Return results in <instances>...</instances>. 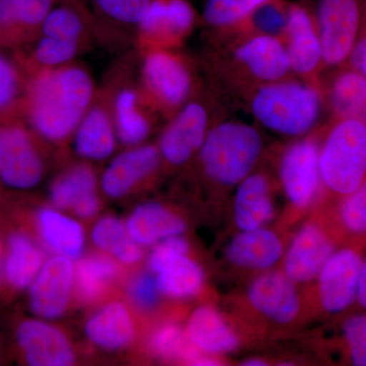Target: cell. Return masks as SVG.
I'll return each instance as SVG.
<instances>
[{"label":"cell","instance_id":"cell-1","mask_svg":"<svg viewBox=\"0 0 366 366\" xmlns=\"http://www.w3.org/2000/svg\"><path fill=\"white\" fill-rule=\"evenodd\" d=\"M93 97V81L79 67L54 69L34 83L31 122L45 139L57 142L76 131Z\"/></svg>","mask_w":366,"mask_h":366},{"label":"cell","instance_id":"cell-2","mask_svg":"<svg viewBox=\"0 0 366 366\" xmlns=\"http://www.w3.org/2000/svg\"><path fill=\"white\" fill-rule=\"evenodd\" d=\"M320 180L340 199L366 179V125L350 118H337L320 152Z\"/></svg>","mask_w":366,"mask_h":366},{"label":"cell","instance_id":"cell-3","mask_svg":"<svg viewBox=\"0 0 366 366\" xmlns=\"http://www.w3.org/2000/svg\"><path fill=\"white\" fill-rule=\"evenodd\" d=\"M262 137L254 127L227 122L207 134L201 160L214 182L233 185L242 182L259 160Z\"/></svg>","mask_w":366,"mask_h":366},{"label":"cell","instance_id":"cell-4","mask_svg":"<svg viewBox=\"0 0 366 366\" xmlns=\"http://www.w3.org/2000/svg\"><path fill=\"white\" fill-rule=\"evenodd\" d=\"M319 93L296 83L262 86L252 102L255 117L271 131L300 136L310 131L319 117Z\"/></svg>","mask_w":366,"mask_h":366},{"label":"cell","instance_id":"cell-5","mask_svg":"<svg viewBox=\"0 0 366 366\" xmlns=\"http://www.w3.org/2000/svg\"><path fill=\"white\" fill-rule=\"evenodd\" d=\"M366 237H355L335 250L317 276V300L322 312L338 315L356 305Z\"/></svg>","mask_w":366,"mask_h":366},{"label":"cell","instance_id":"cell-6","mask_svg":"<svg viewBox=\"0 0 366 366\" xmlns=\"http://www.w3.org/2000/svg\"><path fill=\"white\" fill-rule=\"evenodd\" d=\"M317 21L322 61L339 66L347 61L360 36L363 0H319Z\"/></svg>","mask_w":366,"mask_h":366},{"label":"cell","instance_id":"cell-7","mask_svg":"<svg viewBox=\"0 0 366 366\" xmlns=\"http://www.w3.org/2000/svg\"><path fill=\"white\" fill-rule=\"evenodd\" d=\"M340 240L343 237L333 222L329 226L305 224L286 254L285 274L297 283L315 280L338 247Z\"/></svg>","mask_w":366,"mask_h":366},{"label":"cell","instance_id":"cell-8","mask_svg":"<svg viewBox=\"0 0 366 366\" xmlns=\"http://www.w3.org/2000/svg\"><path fill=\"white\" fill-rule=\"evenodd\" d=\"M44 173L42 159L28 132L18 127L0 129V180L14 189H31Z\"/></svg>","mask_w":366,"mask_h":366},{"label":"cell","instance_id":"cell-9","mask_svg":"<svg viewBox=\"0 0 366 366\" xmlns=\"http://www.w3.org/2000/svg\"><path fill=\"white\" fill-rule=\"evenodd\" d=\"M76 278L72 259L55 255L44 262L30 287V307L41 319L61 317L69 307Z\"/></svg>","mask_w":366,"mask_h":366},{"label":"cell","instance_id":"cell-10","mask_svg":"<svg viewBox=\"0 0 366 366\" xmlns=\"http://www.w3.org/2000/svg\"><path fill=\"white\" fill-rule=\"evenodd\" d=\"M280 175L292 206L307 208L315 199L320 179L317 144L310 139L292 144L282 158Z\"/></svg>","mask_w":366,"mask_h":366},{"label":"cell","instance_id":"cell-11","mask_svg":"<svg viewBox=\"0 0 366 366\" xmlns=\"http://www.w3.org/2000/svg\"><path fill=\"white\" fill-rule=\"evenodd\" d=\"M16 341L30 365L69 366L76 360L66 335L43 320H24L16 330Z\"/></svg>","mask_w":366,"mask_h":366},{"label":"cell","instance_id":"cell-12","mask_svg":"<svg viewBox=\"0 0 366 366\" xmlns=\"http://www.w3.org/2000/svg\"><path fill=\"white\" fill-rule=\"evenodd\" d=\"M208 114L203 106L190 103L185 106L163 132L160 151L171 164L187 162L201 149L207 137Z\"/></svg>","mask_w":366,"mask_h":366},{"label":"cell","instance_id":"cell-13","mask_svg":"<svg viewBox=\"0 0 366 366\" xmlns=\"http://www.w3.org/2000/svg\"><path fill=\"white\" fill-rule=\"evenodd\" d=\"M249 298L255 310L279 324L293 322L300 314V300L295 282L280 272L262 274L254 280Z\"/></svg>","mask_w":366,"mask_h":366},{"label":"cell","instance_id":"cell-14","mask_svg":"<svg viewBox=\"0 0 366 366\" xmlns=\"http://www.w3.org/2000/svg\"><path fill=\"white\" fill-rule=\"evenodd\" d=\"M159 157L157 149L152 146L137 147L120 154L103 173V192L112 197H124L156 169Z\"/></svg>","mask_w":366,"mask_h":366},{"label":"cell","instance_id":"cell-15","mask_svg":"<svg viewBox=\"0 0 366 366\" xmlns=\"http://www.w3.org/2000/svg\"><path fill=\"white\" fill-rule=\"evenodd\" d=\"M280 238L264 228L245 230L235 236L226 249L228 261L242 268L266 269L283 255Z\"/></svg>","mask_w":366,"mask_h":366},{"label":"cell","instance_id":"cell-16","mask_svg":"<svg viewBox=\"0 0 366 366\" xmlns=\"http://www.w3.org/2000/svg\"><path fill=\"white\" fill-rule=\"evenodd\" d=\"M288 54L291 67L298 74L314 71L322 60V45L307 9L293 4L287 16Z\"/></svg>","mask_w":366,"mask_h":366},{"label":"cell","instance_id":"cell-17","mask_svg":"<svg viewBox=\"0 0 366 366\" xmlns=\"http://www.w3.org/2000/svg\"><path fill=\"white\" fill-rule=\"evenodd\" d=\"M144 74L154 93L167 104H180L189 95V72L168 53L159 51L149 54L144 60Z\"/></svg>","mask_w":366,"mask_h":366},{"label":"cell","instance_id":"cell-18","mask_svg":"<svg viewBox=\"0 0 366 366\" xmlns=\"http://www.w3.org/2000/svg\"><path fill=\"white\" fill-rule=\"evenodd\" d=\"M187 338L197 350L209 354L234 351L239 340L217 310L202 307L190 315L187 329Z\"/></svg>","mask_w":366,"mask_h":366},{"label":"cell","instance_id":"cell-19","mask_svg":"<svg viewBox=\"0 0 366 366\" xmlns=\"http://www.w3.org/2000/svg\"><path fill=\"white\" fill-rule=\"evenodd\" d=\"M129 236L139 245H152L182 234L185 223L162 204L147 203L137 207L127 219Z\"/></svg>","mask_w":366,"mask_h":366},{"label":"cell","instance_id":"cell-20","mask_svg":"<svg viewBox=\"0 0 366 366\" xmlns=\"http://www.w3.org/2000/svg\"><path fill=\"white\" fill-rule=\"evenodd\" d=\"M43 264L44 254L30 236L24 232L9 235L4 249V277L11 287H30Z\"/></svg>","mask_w":366,"mask_h":366},{"label":"cell","instance_id":"cell-21","mask_svg":"<svg viewBox=\"0 0 366 366\" xmlns=\"http://www.w3.org/2000/svg\"><path fill=\"white\" fill-rule=\"evenodd\" d=\"M85 332L95 345L107 350H119L134 339V320L124 305L112 302L91 317Z\"/></svg>","mask_w":366,"mask_h":366},{"label":"cell","instance_id":"cell-22","mask_svg":"<svg viewBox=\"0 0 366 366\" xmlns=\"http://www.w3.org/2000/svg\"><path fill=\"white\" fill-rule=\"evenodd\" d=\"M236 56L262 81H278L291 69L287 49L274 36L254 38L237 50Z\"/></svg>","mask_w":366,"mask_h":366},{"label":"cell","instance_id":"cell-23","mask_svg":"<svg viewBox=\"0 0 366 366\" xmlns=\"http://www.w3.org/2000/svg\"><path fill=\"white\" fill-rule=\"evenodd\" d=\"M274 215L268 180L261 174L245 177L238 187L234 220L242 231L261 228Z\"/></svg>","mask_w":366,"mask_h":366},{"label":"cell","instance_id":"cell-24","mask_svg":"<svg viewBox=\"0 0 366 366\" xmlns=\"http://www.w3.org/2000/svg\"><path fill=\"white\" fill-rule=\"evenodd\" d=\"M37 226L46 247L56 255L78 259L85 247V234L79 222L54 209H41Z\"/></svg>","mask_w":366,"mask_h":366},{"label":"cell","instance_id":"cell-25","mask_svg":"<svg viewBox=\"0 0 366 366\" xmlns=\"http://www.w3.org/2000/svg\"><path fill=\"white\" fill-rule=\"evenodd\" d=\"M74 132V149L81 157L101 161L112 155L117 132L104 110H88Z\"/></svg>","mask_w":366,"mask_h":366},{"label":"cell","instance_id":"cell-26","mask_svg":"<svg viewBox=\"0 0 366 366\" xmlns=\"http://www.w3.org/2000/svg\"><path fill=\"white\" fill-rule=\"evenodd\" d=\"M194 21V9L187 0H152L139 26L147 35H182L192 28Z\"/></svg>","mask_w":366,"mask_h":366},{"label":"cell","instance_id":"cell-27","mask_svg":"<svg viewBox=\"0 0 366 366\" xmlns=\"http://www.w3.org/2000/svg\"><path fill=\"white\" fill-rule=\"evenodd\" d=\"M337 118H350L366 125V76L352 69L340 72L330 89Z\"/></svg>","mask_w":366,"mask_h":366},{"label":"cell","instance_id":"cell-28","mask_svg":"<svg viewBox=\"0 0 366 366\" xmlns=\"http://www.w3.org/2000/svg\"><path fill=\"white\" fill-rule=\"evenodd\" d=\"M159 290L173 298H189L199 293L204 285V272L187 254L166 264L157 273Z\"/></svg>","mask_w":366,"mask_h":366},{"label":"cell","instance_id":"cell-29","mask_svg":"<svg viewBox=\"0 0 366 366\" xmlns=\"http://www.w3.org/2000/svg\"><path fill=\"white\" fill-rule=\"evenodd\" d=\"M97 179L90 167L79 165L55 180L50 190L52 203L60 209H74L96 194Z\"/></svg>","mask_w":366,"mask_h":366},{"label":"cell","instance_id":"cell-30","mask_svg":"<svg viewBox=\"0 0 366 366\" xmlns=\"http://www.w3.org/2000/svg\"><path fill=\"white\" fill-rule=\"evenodd\" d=\"M117 273V262L105 255H89L81 259L74 278L81 300H97L114 281Z\"/></svg>","mask_w":366,"mask_h":366},{"label":"cell","instance_id":"cell-31","mask_svg":"<svg viewBox=\"0 0 366 366\" xmlns=\"http://www.w3.org/2000/svg\"><path fill=\"white\" fill-rule=\"evenodd\" d=\"M115 132L122 143L137 146L148 137L150 124L139 112L137 94L134 91L122 90L115 99Z\"/></svg>","mask_w":366,"mask_h":366},{"label":"cell","instance_id":"cell-32","mask_svg":"<svg viewBox=\"0 0 366 366\" xmlns=\"http://www.w3.org/2000/svg\"><path fill=\"white\" fill-rule=\"evenodd\" d=\"M333 224L342 237H366V179L339 199Z\"/></svg>","mask_w":366,"mask_h":366},{"label":"cell","instance_id":"cell-33","mask_svg":"<svg viewBox=\"0 0 366 366\" xmlns=\"http://www.w3.org/2000/svg\"><path fill=\"white\" fill-rule=\"evenodd\" d=\"M337 346L345 362L366 366V310L346 315L342 320Z\"/></svg>","mask_w":366,"mask_h":366},{"label":"cell","instance_id":"cell-34","mask_svg":"<svg viewBox=\"0 0 366 366\" xmlns=\"http://www.w3.org/2000/svg\"><path fill=\"white\" fill-rule=\"evenodd\" d=\"M53 0H0V26L41 25Z\"/></svg>","mask_w":366,"mask_h":366},{"label":"cell","instance_id":"cell-35","mask_svg":"<svg viewBox=\"0 0 366 366\" xmlns=\"http://www.w3.org/2000/svg\"><path fill=\"white\" fill-rule=\"evenodd\" d=\"M92 240L98 249L117 259L134 242L127 225L114 217H104L98 221L92 231Z\"/></svg>","mask_w":366,"mask_h":366},{"label":"cell","instance_id":"cell-36","mask_svg":"<svg viewBox=\"0 0 366 366\" xmlns=\"http://www.w3.org/2000/svg\"><path fill=\"white\" fill-rule=\"evenodd\" d=\"M46 37L78 43L84 30L83 20L72 7H54L41 24Z\"/></svg>","mask_w":366,"mask_h":366},{"label":"cell","instance_id":"cell-37","mask_svg":"<svg viewBox=\"0 0 366 366\" xmlns=\"http://www.w3.org/2000/svg\"><path fill=\"white\" fill-rule=\"evenodd\" d=\"M267 0H207L204 19L213 26H227L244 20Z\"/></svg>","mask_w":366,"mask_h":366},{"label":"cell","instance_id":"cell-38","mask_svg":"<svg viewBox=\"0 0 366 366\" xmlns=\"http://www.w3.org/2000/svg\"><path fill=\"white\" fill-rule=\"evenodd\" d=\"M151 347L154 353L162 358L184 360L190 347L185 344L182 329L177 325L169 324L161 327L151 338Z\"/></svg>","mask_w":366,"mask_h":366},{"label":"cell","instance_id":"cell-39","mask_svg":"<svg viewBox=\"0 0 366 366\" xmlns=\"http://www.w3.org/2000/svg\"><path fill=\"white\" fill-rule=\"evenodd\" d=\"M152 0H93L102 13L124 24H139Z\"/></svg>","mask_w":366,"mask_h":366},{"label":"cell","instance_id":"cell-40","mask_svg":"<svg viewBox=\"0 0 366 366\" xmlns=\"http://www.w3.org/2000/svg\"><path fill=\"white\" fill-rule=\"evenodd\" d=\"M78 51V43L45 37L36 47V59L46 66H59L74 59Z\"/></svg>","mask_w":366,"mask_h":366},{"label":"cell","instance_id":"cell-41","mask_svg":"<svg viewBox=\"0 0 366 366\" xmlns=\"http://www.w3.org/2000/svg\"><path fill=\"white\" fill-rule=\"evenodd\" d=\"M287 13L271 0L262 2L249 14L255 28L266 35L281 33L287 26Z\"/></svg>","mask_w":366,"mask_h":366},{"label":"cell","instance_id":"cell-42","mask_svg":"<svg viewBox=\"0 0 366 366\" xmlns=\"http://www.w3.org/2000/svg\"><path fill=\"white\" fill-rule=\"evenodd\" d=\"M189 244L179 235L166 238L160 242L149 257V268L157 274L169 262L187 254Z\"/></svg>","mask_w":366,"mask_h":366},{"label":"cell","instance_id":"cell-43","mask_svg":"<svg viewBox=\"0 0 366 366\" xmlns=\"http://www.w3.org/2000/svg\"><path fill=\"white\" fill-rule=\"evenodd\" d=\"M129 293L137 307L148 310L157 303L161 292L157 280L154 277L149 274H142L132 279Z\"/></svg>","mask_w":366,"mask_h":366},{"label":"cell","instance_id":"cell-44","mask_svg":"<svg viewBox=\"0 0 366 366\" xmlns=\"http://www.w3.org/2000/svg\"><path fill=\"white\" fill-rule=\"evenodd\" d=\"M18 81L13 66L0 55V110L13 102Z\"/></svg>","mask_w":366,"mask_h":366},{"label":"cell","instance_id":"cell-45","mask_svg":"<svg viewBox=\"0 0 366 366\" xmlns=\"http://www.w3.org/2000/svg\"><path fill=\"white\" fill-rule=\"evenodd\" d=\"M347 62L350 66L349 69L366 76V18H363L360 36Z\"/></svg>","mask_w":366,"mask_h":366},{"label":"cell","instance_id":"cell-46","mask_svg":"<svg viewBox=\"0 0 366 366\" xmlns=\"http://www.w3.org/2000/svg\"><path fill=\"white\" fill-rule=\"evenodd\" d=\"M356 305L360 307V310H366V250L365 257H363L362 267H361L360 286H358Z\"/></svg>","mask_w":366,"mask_h":366},{"label":"cell","instance_id":"cell-47","mask_svg":"<svg viewBox=\"0 0 366 366\" xmlns=\"http://www.w3.org/2000/svg\"><path fill=\"white\" fill-rule=\"evenodd\" d=\"M4 247L0 239V280L4 277Z\"/></svg>","mask_w":366,"mask_h":366},{"label":"cell","instance_id":"cell-48","mask_svg":"<svg viewBox=\"0 0 366 366\" xmlns=\"http://www.w3.org/2000/svg\"><path fill=\"white\" fill-rule=\"evenodd\" d=\"M243 365H249V366H262L267 365V363L264 362V360H255V358H252V360L243 361Z\"/></svg>","mask_w":366,"mask_h":366},{"label":"cell","instance_id":"cell-49","mask_svg":"<svg viewBox=\"0 0 366 366\" xmlns=\"http://www.w3.org/2000/svg\"><path fill=\"white\" fill-rule=\"evenodd\" d=\"M363 13L366 14V0H363Z\"/></svg>","mask_w":366,"mask_h":366}]
</instances>
